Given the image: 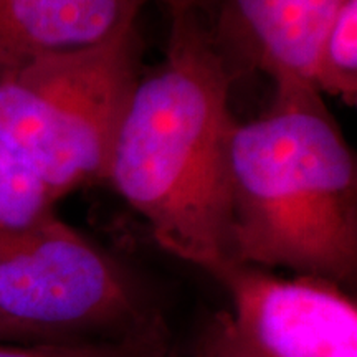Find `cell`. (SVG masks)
Instances as JSON below:
<instances>
[{"label": "cell", "instance_id": "cell-6", "mask_svg": "<svg viewBox=\"0 0 357 357\" xmlns=\"http://www.w3.org/2000/svg\"><path fill=\"white\" fill-rule=\"evenodd\" d=\"M342 2L215 0L211 33L234 78L258 70L276 89L312 86L316 53Z\"/></svg>", "mask_w": 357, "mask_h": 357}, {"label": "cell", "instance_id": "cell-9", "mask_svg": "<svg viewBox=\"0 0 357 357\" xmlns=\"http://www.w3.org/2000/svg\"><path fill=\"white\" fill-rule=\"evenodd\" d=\"M56 202L37 174L0 139V236L53 217Z\"/></svg>", "mask_w": 357, "mask_h": 357}, {"label": "cell", "instance_id": "cell-8", "mask_svg": "<svg viewBox=\"0 0 357 357\" xmlns=\"http://www.w3.org/2000/svg\"><path fill=\"white\" fill-rule=\"evenodd\" d=\"M311 83L319 95L357 102V0H344L321 40Z\"/></svg>", "mask_w": 357, "mask_h": 357}, {"label": "cell", "instance_id": "cell-10", "mask_svg": "<svg viewBox=\"0 0 357 357\" xmlns=\"http://www.w3.org/2000/svg\"><path fill=\"white\" fill-rule=\"evenodd\" d=\"M169 351L167 331L121 341L0 342V357H160Z\"/></svg>", "mask_w": 357, "mask_h": 357}, {"label": "cell", "instance_id": "cell-14", "mask_svg": "<svg viewBox=\"0 0 357 357\" xmlns=\"http://www.w3.org/2000/svg\"><path fill=\"white\" fill-rule=\"evenodd\" d=\"M160 357H174V354H172V352H171V351H169V352H167V354H164V356H160Z\"/></svg>", "mask_w": 357, "mask_h": 357}, {"label": "cell", "instance_id": "cell-3", "mask_svg": "<svg viewBox=\"0 0 357 357\" xmlns=\"http://www.w3.org/2000/svg\"><path fill=\"white\" fill-rule=\"evenodd\" d=\"M142 52L136 24L0 75V139L56 200L106 178L116 131L142 77Z\"/></svg>", "mask_w": 357, "mask_h": 357}, {"label": "cell", "instance_id": "cell-7", "mask_svg": "<svg viewBox=\"0 0 357 357\" xmlns=\"http://www.w3.org/2000/svg\"><path fill=\"white\" fill-rule=\"evenodd\" d=\"M147 0H0V75L79 50L137 24Z\"/></svg>", "mask_w": 357, "mask_h": 357}, {"label": "cell", "instance_id": "cell-4", "mask_svg": "<svg viewBox=\"0 0 357 357\" xmlns=\"http://www.w3.org/2000/svg\"><path fill=\"white\" fill-rule=\"evenodd\" d=\"M0 318L30 344L167 331L136 275L56 213L0 236Z\"/></svg>", "mask_w": 357, "mask_h": 357}, {"label": "cell", "instance_id": "cell-13", "mask_svg": "<svg viewBox=\"0 0 357 357\" xmlns=\"http://www.w3.org/2000/svg\"><path fill=\"white\" fill-rule=\"evenodd\" d=\"M0 342H20V344H30L15 328H12V326L2 318H0Z\"/></svg>", "mask_w": 357, "mask_h": 357}, {"label": "cell", "instance_id": "cell-1", "mask_svg": "<svg viewBox=\"0 0 357 357\" xmlns=\"http://www.w3.org/2000/svg\"><path fill=\"white\" fill-rule=\"evenodd\" d=\"M171 20L166 56L129 98L105 181L164 252L211 273L234 260L227 167L234 77L207 17Z\"/></svg>", "mask_w": 357, "mask_h": 357}, {"label": "cell", "instance_id": "cell-5", "mask_svg": "<svg viewBox=\"0 0 357 357\" xmlns=\"http://www.w3.org/2000/svg\"><path fill=\"white\" fill-rule=\"evenodd\" d=\"M208 275L230 294L235 331L257 357H357V305L333 281L234 260Z\"/></svg>", "mask_w": 357, "mask_h": 357}, {"label": "cell", "instance_id": "cell-11", "mask_svg": "<svg viewBox=\"0 0 357 357\" xmlns=\"http://www.w3.org/2000/svg\"><path fill=\"white\" fill-rule=\"evenodd\" d=\"M189 357H257L235 331L229 311H217L205 321Z\"/></svg>", "mask_w": 357, "mask_h": 357}, {"label": "cell", "instance_id": "cell-2", "mask_svg": "<svg viewBox=\"0 0 357 357\" xmlns=\"http://www.w3.org/2000/svg\"><path fill=\"white\" fill-rule=\"evenodd\" d=\"M234 261L349 289L357 276V164L312 86L276 89L229 141Z\"/></svg>", "mask_w": 357, "mask_h": 357}, {"label": "cell", "instance_id": "cell-12", "mask_svg": "<svg viewBox=\"0 0 357 357\" xmlns=\"http://www.w3.org/2000/svg\"><path fill=\"white\" fill-rule=\"evenodd\" d=\"M171 17L184 15V13H202L211 22L213 3L215 0H159Z\"/></svg>", "mask_w": 357, "mask_h": 357}]
</instances>
